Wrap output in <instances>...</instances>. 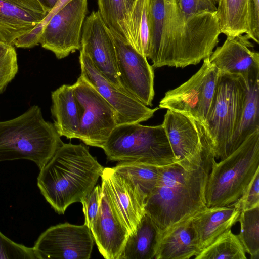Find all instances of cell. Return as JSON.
I'll list each match as a JSON object with an SVG mask.
<instances>
[{"instance_id":"cell-1","label":"cell","mask_w":259,"mask_h":259,"mask_svg":"<svg viewBox=\"0 0 259 259\" xmlns=\"http://www.w3.org/2000/svg\"><path fill=\"white\" fill-rule=\"evenodd\" d=\"M221 34L216 12H184L179 0H150L147 58L153 68H184L209 58Z\"/></svg>"},{"instance_id":"cell-2","label":"cell","mask_w":259,"mask_h":259,"mask_svg":"<svg viewBox=\"0 0 259 259\" xmlns=\"http://www.w3.org/2000/svg\"><path fill=\"white\" fill-rule=\"evenodd\" d=\"M214 159L207 138L192 157L160 166L145 209L160 230L207 207L206 187Z\"/></svg>"},{"instance_id":"cell-3","label":"cell","mask_w":259,"mask_h":259,"mask_svg":"<svg viewBox=\"0 0 259 259\" xmlns=\"http://www.w3.org/2000/svg\"><path fill=\"white\" fill-rule=\"evenodd\" d=\"M104 168L84 144L63 143L40 169L37 185L54 210L63 214L90 193Z\"/></svg>"},{"instance_id":"cell-4","label":"cell","mask_w":259,"mask_h":259,"mask_svg":"<svg viewBox=\"0 0 259 259\" xmlns=\"http://www.w3.org/2000/svg\"><path fill=\"white\" fill-rule=\"evenodd\" d=\"M60 137L40 108L33 105L17 117L0 121V162L26 159L40 169L63 143Z\"/></svg>"},{"instance_id":"cell-5","label":"cell","mask_w":259,"mask_h":259,"mask_svg":"<svg viewBox=\"0 0 259 259\" xmlns=\"http://www.w3.org/2000/svg\"><path fill=\"white\" fill-rule=\"evenodd\" d=\"M259 170V130L234 152L217 162L212 160L205 191L206 206L220 207L236 201Z\"/></svg>"},{"instance_id":"cell-6","label":"cell","mask_w":259,"mask_h":259,"mask_svg":"<svg viewBox=\"0 0 259 259\" xmlns=\"http://www.w3.org/2000/svg\"><path fill=\"white\" fill-rule=\"evenodd\" d=\"M109 161L161 166L176 162L162 125H117L102 148Z\"/></svg>"},{"instance_id":"cell-7","label":"cell","mask_w":259,"mask_h":259,"mask_svg":"<svg viewBox=\"0 0 259 259\" xmlns=\"http://www.w3.org/2000/svg\"><path fill=\"white\" fill-rule=\"evenodd\" d=\"M248 89L240 76L220 73L205 127L215 159L231 154L233 135Z\"/></svg>"},{"instance_id":"cell-8","label":"cell","mask_w":259,"mask_h":259,"mask_svg":"<svg viewBox=\"0 0 259 259\" xmlns=\"http://www.w3.org/2000/svg\"><path fill=\"white\" fill-rule=\"evenodd\" d=\"M220 75V71L209 58L204 59L201 68L189 80L165 93L159 108L181 113L205 128Z\"/></svg>"},{"instance_id":"cell-9","label":"cell","mask_w":259,"mask_h":259,"mask_svg":"<svg viewBox=\"0 0 259 259\" xmlns=\"http://www.w3.org/2000/svg\"><path fill=\"white\" fill-rule=\"evenodd\" d=\"M72 86L80 116L78 139L87 145L102 148L117 125L115 112L81 76Z\"/></svg>"},{"instance_id":"cell-10","label":"cell","mask_w":259,"mask_h":259,"mask_svg":"<svg viewBox=\"0 0 259 259\" xmlns=\"http://www.w3.org/2000/svg\"><path fill=\"white\" fill-rule=\"evenodd\" d=\"M88 0H71L50 19L42 31L39 44L59 59L81 48Z\"/></svg>"},{"instance_id":"cell-11","label":"cell","mask_w":259,"mask_h":259,"mask_svg":"<svg viewBox=\"0 0 259 259\" xmlns=\"http://www.w3.org/2000/svg\"><path fill=\"white\" fill-rule=\"evenodd\" d=\"M93 245L91 230L85 224L65 223L46 230L33 248L38 259H89Z\"/></svg>"},{"instance_id":"cell-12","label":"cell","mask_w":259,"mask_h":259,"mask_svg":"<svg viewBox=\"0 0 259 259\" xmlns=\"http://www.w3.org/2000/svg\"><path fill=\"white\" fill-rule=\"evenodd\" d=\"M79 59L80 76L112 107L116 114L117 125L146 121L159 109L148 107L134 96L115 87L97 70L90 58L80 51Z\"/></svg>"},{"instance_id":"cell-13","label":"cell","mask_w":259,"mask_h":259,"mask_svg":"<svg viewBox=\"0 0 259 259\" xmlns=\"http://www.w3.org/2000/svg\"><path fill=\"white\" fill-rule=\"evenodd\" d=\"M79 51L90 58L97 70L106 79L124 91L119 81L112 35L98 11H92L84 20Z\"/></svg>"},{"instance_id":"cell-14","label":"cell","mask_w":259,"mask_h":259,"mask_svg":"<svg viewBox=\"0 0 259 259\" xmlns=\"http://www.w3.org/2000/svg\"><path fill=\"white\" fill-rule=\"evenodd\" d=\"M112 35L122 89L146 106H151L154 96L153 67L148 63L147 58L130 44Z\"/></svg>"},{"instance_id":"cell-15","label":"cell","mask_w":259,"mask_h":259,"mask_svg":"<svg viewBox=\"0 0 259 259\" xmlns=\"http://www.w3.org/2000/svg\"><path fill=\"white\" fill-rule=\"evenodd\" d=\"M101 177L119 220L129 235L134 234L145 212L146 195L113 168H104Z\"/></svg>"},{"instance_id":"cell-16","label":"cell","mask_w":259,"mask_h":259,"mask_svg":"<svg viewBox=\"0 0 259 259\" xmlns=\"http://www.w3.org/2000/svg\"><path fill=\"white\" fill-rule=\"evenodd\" d=\"M250 40L246 34L227 36L209 57L220 73L240 76L248 88L249 82L259 78V53Z\"/></svg>"},{"instance_id":"cell-17","label":"cell","mask_w":259,"mask_h":259,"mask_svg":"<svg viewBox=\"0 0 259 259\" xmlns=\"http://www.w3.org/2000/svg\"><path fill=\"white\" fill-rule=\"evenodd\" d=\"M49 12L38 0H0V40L14 45L39 25Z\"/></svg>"},{"instance_id":"cell-18","label":"cell","mask_w":259,"mask_h":259,"mask_svg":"<svg viewBox=\"0 0 259 259\" xmlns=\"http://www.w3.org/2000/svg\"><path fill=\"white\" fill-rule=\"evenodd\" d=\"M91 232L104 258L119 259L129 234L116 215L103 181L99 212Z\"/></svg>"},{"instance_id":"cell-19","label":"cell","mask_w":259,"mask_h":259,"mask_svg":"<svg viewBox=\"0 0 259 259\" xmlns=\"http://www.w3.org/2000/svg\"><path fill=\"white\" fill-rule=\"evenodd\" d=\"M162 125L177 161L195 155L207 138L202 124L172 110H167Z\"/></svg>"},{"instance_id":"cell-20","label":"cell","mask_w":259,"mask_h":259,"mask_svg":"<svg viewBox=\"0 0 259 259\" xmlns=\"http://www.w3.org/2000/svg\"><path fill=\"white\" fill-rule=\"evenodd\" d=\"M216 14L221 33L227 36L246 34L259 42V12L253 0H219Z\"/></svg>"},{"instance_id":"cell-21","label":"cell","mask_w":259,"mask_h":259,"mask_svg":"<svg viewBox=\"0 0 259 259\" xmlns=\"http://www.w3.org/2000/svg\"><path fill=\"white\" fill-rule=\"evenodd\" d=\"M195 213L160 230L155 259H189L200 253L192 225Z\"/></svg>"},{"instance_id":"cell-22","label":"cell","mask_w":259,"mask_h":259,"mask_svg":"<svg viewBox=\"0 0 259 259\" xmlns=\"http://www.w3.org/2000/svg\"><path fill=\"white\" fill-rule=\"evenodd\" d=\"M241 211L234 203L220 207H206L195 213L192 219L200 252L238 221Z\"/></svg>"},{"instance_id":"cell-23","label":"cell","mask_w":259,"mask_h":259,"mask_svg":"<svg viewBox=\"0 0 259 259\" xmlns=\"http://www.w3.org/2000/svg\"><path fill=\"white\" fill-rule=\"evenodd\" d=\"M51 112L60 137L78 139L80 116L72 85L63 84L51 93Z\"/></svg>"},{"instance_id":"cell-24","label":"cell","mask_w":259,"mask_h":259,"mask_svg":"<svg viewBox=\"0 0 259 259\" xmlns=\"http://www.w3.org/2000/svg\"><path fill=\"white\" fill-rule=\"evenodd\" d=\"M160 229L145 212L135 232L128 236L119 259H155Z\"/></svg>"},{"instance_id":"cell-25","label":"cell","mask_w":259,"mask_h":259,"mask_svg":"<svg viewBox=\"0 0 259 259\" xmlns=\"http://www.w3.org/2000/svg\"><path fill=\"white\" fill-rule=\"evenodd\" d=\"M257 130H259V78L248 83L242 110L233 135L231 154Z\"/></svg>"},{"instance_id":"cell-26","label":"cell","mask_w":259,"mask_h":259,"mask_svg":"<svg viewBox=\"0 0 259 259\" xmlns=\"http://www.w3.org/2000/svg\"><path fill=\"white\" fill-rule=\"evenodd\" d=\"M150 0H135L128 13L132 47L147 58L150 37Z\"/></svg>"},{"instance_id":"cell-27","label":"cell","mask_w":259,"mask_h":259,"mask_svg":"<svg viewBox=\"0 0 259 259\" xmlns=\"http://www.w3.org/2000/svg\"><path fill=\"white\" fill-rule=\"evenodd\" d=\"M98 11L111 33L132 46L124 0H98Z\"/></svg>"},{"instance_id":"cell-28","label":"cell","mask_w":259,"mask_h":259,"mask_svg":"<svg viewBox=\"0 0 259 259\" xmlns=\"http://www.w3.org/2000/svg\"><path fill=\"white\" fill-rule=\"evenodd\" d=\"M117 172L128 179L147 198L158 182L160 166L135 162H119L112 167Z\"/></svg>"},{"instance_id":"cell-29","label":"cell","mask_w":259,"mask_h":259,"mask_svg":"<svg viewBox=\"0 0 259 259\" xmlns=\"http://www.w3.org/2000/svg\"><path fill=\"white\" fill-rule=\"evenodd\" d=\"M195 259H246V252L238 235L231 229L220 236Z\"/></svg>"},{"instance_id":"cell-30","label":"cell","mask_w":259,"mask_h":259,"mask_svg":"<svg viewBox=\"0 0 259 259\" xmlns=\"http://www.w3.org/2000/svg\"><path fill=\"white\" fill-rule=\"evenodd\" d=\"M240 232L238 235L245 252L251 259H259V206L241 211L238 219Z\"/></svg>"},{"instance_id":"cell-31","label":"cell","mask_w":259,"mask_h":259,"mask_svg":"<svg viewBox=\"0 0 259 259\" xmlns=\"http://www.w3.org/2000/svg\"><path fill=\"white\" fill-rule=\"evenodd\" d=\"M18 70L17 55L13 46L0 53V93L14 79Z\"/></svg>"},{"instance_id":"cell-32","label":"cell","mask_w":259,"mask_h":259,"mask_svg":"<svg viewBox=\"0 0 259 259\" xmlns=\"http://www.w3.org/2000/svg\"><path fill=\"white\" fill-rule=\"evenodd\" d=\"M0 259H38L33 247L17 243L0 231Z\"/></svg>"},{"instance_id":"cell-33","label":"cell","mask_w":259,"mask_h":259,"mask_svg":"<svg viewBox=\"0 0 259 259\" xmlns=\"http://www.w3.org/2000/svg\"><path fill=\"white\" fill-rule=\"evenodd\" d=\"M101 196V186H95L81 201L84 215V224L91 230L97 219Z\"/></svg>"},{"instance_id":"cell-34","label":"cell","mask_w":259,"mask_h":259,"mask_svg":"<svg viewBox=\"0 0 259 259\" xmlns=\"http://www.w3.org/2000/svg\"><path fill=\"white\" fill-rule=\"evenodd\" d=\"M234 203L241 211L259 206V170L256 172L243 194Z\"/></svg>"},{"instance_id":"cell-35","label":"cell","mask_w":259,"mask_h":259,"mask_svg":"<svg viewBox=\"0 0 259 259\" xmlns=\"http://www.w3.org/2000/svg\"><path fill=\"white\" fill-rule=\"evenodd\" d=\"M70 1L71 0H59L55 7L47 14L42 21L29 33L23 36V41L30 47H34L39 44L40 37L45 26L55 13Z\"/></svg>"},{"instance_id":"cell-36","label":"cell","mask_w":259,"mask_h":259,"mask_svg":"<svg viewBox=\"0 0 259 259\" xmlns=\"http://www.w3.org/2000/svg\"><path fill=\"white\" fill-rule=\"evenodd\" d=\"M219 0H179L183 11L189 14L201 12H216Z\"/></svg>"},{"instance_id":"cell-37","label":"cell","mask_w":259,"mask_h":259,"mask_svg":"<svg viewBox=\"0 0 259 259\" xmlns=\"http://www.w3.org/2000/svg\"><path fill=\"white\" fill-rule=\"evenodd\" d=\"M59 0H38L49 13L55 7Z\"/></svg>"},{"instance_id":"cell-38","label":"cell","mask_w":259,"mask_h":259,"mask_svg":"<svg viewBox=\"0 0 259 259\" xmlns=\"http://www.w3.org/2000/svg\"><path fill=\"white\" fill-rule=\"evenodd\" d=\"M135 1V0H124L125 7L128 14L132 7Z\"/></svg>"},{"instance_id":"cell-39","label":"cell","mask_w":259,"mask_h":259,"mask_svg":"<svg viewBox=\"0 0 259 259\" xmlns=\"http://www.w3.org/2000/svg\"><path fill=\"white\" fill-rule=\"evenodd\" d=\"M9 46H10L0 40V53L6 50Z\"/></svg>"}]
</instances>
